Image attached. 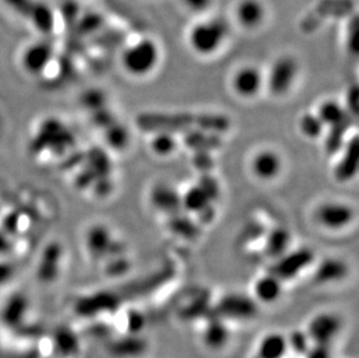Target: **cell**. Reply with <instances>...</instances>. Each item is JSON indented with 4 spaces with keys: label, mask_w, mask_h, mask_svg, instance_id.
<instances>
[{
    "label": "cell",
    "mask_w": 359,
    "mask_h": 358,
    "mask_svg": "<svg viewBox=\"0 0 359 358\" xmlns=\"http://www.w3.org/2000/svg\"><path fill=\"white\" fill-rule=\"evenodd\" d=\"M229 34V26L222 18L203 20L191 28L189 44L194 53L210 56L217 53Z\"/></svg>",
    "instance_id": "cell-1"
},
{
    "label": "cell",
    "mask_w": 359,
    "mask_h": 358,
    "mask_svg": "<svg viewBox=\"0 0 359 358\" xmlns=\"http://www.w3.org/2000/svg\"><path fill=\"white\" fill-rule=\"evenodd\" d=\"M160 48L151 39H142L129 46L122 54L126 72L135 77H144L156 69L160 62Z\"/></svg>",
    "instance_id": "cell-2"
},
{
    "label": "cell",
    "mask_w": 359,
    "mask_h": 358,
    "mask_svg": "<svg viewBox=\"0 0 359 358\" xmlns=\"http://www.w3.org/2000/svg\"><path fill=\"white\" fill-rule=\"evenodd\" d=\"M194 117L182 112H147L136 118V124L144 132L180 134L194 128Z\"/></svg>",
    "instance_id": "cell-3"
},
{
    "label": "cell",
    "mask_w": 359,
    "mask_h": 358,
    "mask_svg": "<svg viewBox=\"0 0 359 358\" xmlns=\"http://www.w3.org/2000/svg\"><path fill=\"white\" fill-rule=\"evenodd\" d=\"M298 74V61L293 56L284 55L272 63L265 77V85L272 95L284 97L291 91Z\"/></svg>",
    "instance_id": "cell-4"
},
{
    "label": "cell",
    "mask_w": 359,
    "mask_h": 358,
    "mask_svg": "<svg viewBox=\"0 0 359 358\" xmlns=\"http://www.w3.org/2000/svg\"><path fill=\"white\" fill-rule=\"evenodd\" d=\"M212 317L222 320L248 321L258 314V303L255 298L242 293H229L221 298L212 310Z\"/></svg>",
    "instance_id": "cell-5"
},
{
    "label": "cell",
    "mask_w": 359,
    "mask_h": 358,
    "mask_svg": "<svg viewBox=\"0 0 359 358\" xmlns=\"http://www.w3.org/2000/svg\"><path fill=\"white\" fill-rule=\"evenodd\" d=\"M314 253L309 248H299L295 251H288L272 263L268 272L284 281H291L298 277L314 262Z\"/></svg>",
    "instance_id": "cell-6"
},
{
    "label": "cell",
    "mask_w": 359,
    "mask_h": 358,
    "mask_svg": "<svg viewBox=\"0 0 359 358\" xmlns=\"http://www.w3.org/2000/svg\"><path fill=\"white\" fill-rule=\"evenodd\" d=\"M314 218L316 223L325 230H341L353 223L355 211L348 204L328 200L316 207Z\"/></svg>",
    "instance_id": "cell-7"
},
{
    "label": "cell",
    "mask_w": 359,
    "mask_h": 358,
    "mask_svg": "<svg viewBox=\"0 0 359 358\" xmlns=\"http://www.w3.org/2000/svg\"><path fill=\"white\" fill-rule=\"evenodd\" d=\"M342 329V321L332 313H320L309 321L307 335L313 345H330Z\"/></svg>",
    "instance_id": "cell-8"
},
{
    "label": "cell",
    "mask_w": 359,
    "mask_h": 358,
    "mask_svg": "<svg viewBox=\"0 0 359 358\" xmlns=\"http://www.w3.org/2000/svg\"><path fill=\"white\" fill-rule=\"evenodd\" d=\"M264 85V74L254 65L241 67L231 78V88L241 98H254Z\"/></svg>",
    "instance_id": "cell-9"
},
{
    "label": "cell",
    "mask_w": 359,
    "mask_h": 358,
    "mask_svg": "<svg viewBox=\"0 0 359 358\" xmlns=\"http://www.w3.org/2000/svg\"><path fill=\"white\" fill-rule=\"evenodd\" d=\"M88 253L97 258L109 256L111 253L120 255L121 244L113 239L112 233L104 225H95L88 230L85 239Z\"/></svg>",
    "instance_id": "cell-10"
},
{
    "label": "cell",
    "mask_w": 359,
    "mask_h": 358,
    "mask_svg": "<svg viewBox=\"0 0 359 358\" xmlns=\"http://www.w3.org/2000/svg\"><path fill=\"white\" fill-rule=\"evenodd\" d=\"M284 162L279 152L272 149L258 150L251 159V173L263 182L275 180L283 171Z\"/></svg>",
    "instance_id": "cell-11"
},
{
    "label": "cell",
    "mask_w": 359,
    "mask_h": 358,
    "mask_svg": "<svg viewBox=\"0 0 359 358\" xmlns=\"http://www.w3.org/2000/svg\"><path fill=\"white\" fill-rule=\"evenodd\" d=\"M151 206L166 216L182 212V193L168 183H158L149 193Z\"/></svg>",
    "instance_id": "cell-12"
},
{
    "label": "cell",
    "mask_w": 359,
    "mask_h": 358,
    "mask_svg": "<svg viewBox=\"0 0 359 358\" xmlns=\"http://www.w3.org/2000/svg\"><path fill=\"white\" fill-rule=\"evenodd\" d=\"M339 162L334 169V177L339 183L353 180L358 171L359 142L358 136L353 135V139L346 141L342 150L339 152Z\"/></svg>",
    "instance_id": "cell-13"
},
{
    "label": "cell",
    "mask_w": 359,
    "mask_h": 358,
    "mask_svg": "<svg viewBox=\"0 0 359 358\" xmlns=\"http://www.w3.org/2000/svg\"><path fill=\"white\" fill-rule=\"evenodd\" d=\"M264 237V253L270 260H277L290 251L292 235L287 228L273 227L272 230H266Z\"/></svg>",
    "instance_id": "cell-14"
},
{
    "label": "cell",
    "mask_w": 359,
    "mask_h": 358,
    "mask_svg": "<svg viewBox=\"0 0 359 358\" xmlns=\"http://www.w3.org/2000/svg\"><path fill=\"white\" fill-rule=\"evenodd\" d=\"M265 7L261 0H241L236 7V18L241 26L247 29H255L264 21Z\"/></svg>",
    "instance_id": "cell-15"
},
{
    "label": "cell",
    "mask_w": 359,
    "mask_h": 358,
    "mask_svg": "<svg viewBox=\"0 0 359 358\" xmlns=\"http://www.w3.org/2000/svg\"><path fill=\"white\" fill-rule=\"evenodd\" d=\"M203 343L212 350L224 348L231 338V331L226 324V320L212 317L205 327L203 334Z\"/></svg>",
    "instance_id": "cell-16"
},
{
    "label": "cell",
    "mask_w": 359,
    "mask_h": 358,
    "mask_svg": "<svg viewBox=\"0 0 359 358\" xmlns=\"http://www.w3.org/2000/svg\"><path fill=\"white\" fill-rule=\"evenodd\" d=\"M348 274V267L343 260L329 257L322 260L321 263L316 267L314 278L320 284H332L337 283L346 277Z\"/></svg>",
    "instance_id": "cell-17"
},
{
    "label": "cell",
    "mask_w": 359,
    "mask_h": 358,
    "mask_svg": "<svg viewBox=\"0 0 359 358\" xmlns=\"http://www.w3.org/2000/svg\"><path fill=\"white\" fill-rule=\"evenodd\" d=\"M281 292H283V281L270 272L255 283V299L257 303L273 304L280 298Z\"/></svg>",
    "instance_id": "cell-18"
},
{
    "label": "cell",
    "mask_w": 359,
    "mask_h": 358,
    "mask_svg": "<svg viewBox=\"0 0 359 358\" xmlns=\"http://www.w3.org/2000/svg\"><path fill=\"white\" fill-rule=\"evenodd\" d=\"M316 113L322 124L325 125V128L339 125V124L348 121V120H355L348 113L344 105L335 99H327L325 102H322Z\"/></svg>",
    "instance_id": "cell-19"
},
{
    "label": "cell",
    "mask_w": 359,
    "mask_h": 358,
    "mask_svg": "<svg viewBox=\"0 0 359 358\" xmlns=\"http://www.w3.org/2000/svg\"><path fill=\"white\" fill-rule=\"evenodd\" d=\"M166 225L173 235L185 240H194L200 235L199 223L187 214H182V212L168 216Z\"/></svg>",
    "instance_id": "cell-20"
},
{
    "label": "cell",
    "mask_w": 359,
    "mask_h": 358,
    "mask_svg": "<svg viewBox=\"0 0 359 358\" xmlns=\"http://www.w3.org/2000/svg\"><path fill=\"white\" fill-rule=\"evenodd\" d=\"M194 128L220 136L231 128V120L219 113H201L194 117Z\"/></svg>",
    "instance_id": "cell-21"
},
{
    "label": "cell",
    "mask_w": 359,
    "mask_h": 358,
    "mask_svg": "<svg viewBox=\"0 0 359 358\" xmlns=\"http://www.w3.org/2000/svg\"><path fill=\"white\" fill-rule=\"evenodd\" d=\"M184 142L194 152H212L221 147L220 136L196 128L184 133Z\"/></svg>",
    "instance_id": "cell-22"
},
{
    "label": "cell",
    "mask_w": 359,
    "mask_h": 358,
    "mask_svg": "<svg viewBox=\"0 0 359 358\" xmlns=\"http://www.w3.org/2000/svg\"><path fill=\"white\" fill-rule=\"evenodd\" d=\"M355 120H348L339 125L328 127L325 136V150L328 155H339L346 142V136Z\"/></svg>",
    "instance_id": "cell-23"
},
{
    "label": "cell",
    "mask_w": 359,
    "mask_h": 358,
    "mask_svg": "<svg viewBox=\"0 0 359 358\" xmlns=\"http://www.w3.org/2000/svg\"><path fill=\"white\" fill-rule=\"evenodd\" d=\"M287 350V338L279 333H271L259 343L257 358H284Z\"/></svg>",
    "instance_id": "cell-24"
},
{
    "label": "cell",
    "mask_w": 359,
    "mask_h": 358,
    "mask_svg": "<svg viewBox=\"0 0 359 358\" xmlns=\"http://www.w3.org/2000/svg\"><path fill=\"white\" fill-rule=\"evenodd\" d=\"M212 204L208 196L198 184L191 186L190 189L182 193V207L189 213L198 214Z\"/></svg>",
    "instance_id": "cell-25"
},
{
    "label": "cell",
    "mask_w": 359,
    "mask_h": 358,
    "mask_svg": "<svg viewBox=\"0 0 359 358\" xmlns=\"http://www.w3.org/2000/svg\"><path fill=\"white\" fill-rule=\"evenodd\" d=\"M150 148L155 155L168 157L172 155L178 148V140L171 133H154Z\"/></svg>",
    "instance_id": "cell-26"
},
{
    "label": "cell",
    "mask_w": 359,
    "mask_h": 358,
    "mask_svg": "<svg viewBox=\"0 0 359 358\" xmlns=\"http://www.w3.org/2000/svg\"><path fill=\"white\" fill-rule=\"evenodd\" d=\"M299 129L307 139H319L325 132V127L316 113L307 112L299 119Z\"/></svg>",
    "instance_id": "cell-27"
},
{
    "label": "cell",
    "mask_w": 359,
    "mask_h": 358,
    "mask_svg": "<svg viewBox=\"0 0 359 358\" xmlns=\"http://www.w3.org/2000/svg\"><path fill=\"white\" fill-rule=\"evenodd\" d=\"M116 349V352H119L125 357H137L147 352L148 343L144 338H140L137 335H132L120 341Z\"/></svg>",
    "instance_id": "cell-28"
},
{
    "label": "cell",
    "mask_w": 359,
    "mask_h": 358,
    "mask_svg": "<svg viewBox=\"0 0 359 358\" xmlns=\"http://www.w3.org/2000/svg\"><path fill=\"white\" fill-rule=\"evenodd\" d=\"M106 129V141L112 148L123 149L129 142L128 131L118 122H113Z\"/></svg>",
    "instance_id": "cell-29"
},
{
    "label": "cell",
    "mask_w": 359,
    "mask_h": 358,
    "mask_svg": "<svg viewBox=\"0 0 359 358\" xmlns=\"http://www.w3.org/2000/svg\"><path fill=\"white\" fill-rule=\"evenodd\" d=\"M287 338L288 349L294 352L297 355L305 356L311 348V340L306 331H293Z\"/></svg>",
    "instance_id": "cell-30"
},
{
    "label": "cell",
    "mask_w": 359,
    "mask_h": 358,
    "mask_svg": "<svg viewBox=\"0 0 359 358\" xmlns=\"http://www.w3.org/2000/svg\"><path fill=\"white\" fill-rule=\"evenodd\" d=\"M48 62L47 51L44 48H35L34 51H31L26 55L25 60V67L29 72H38L43 68Z\"/></svg>",
    "instance_id": "cell-31"
},
{
    "label": "cell",
    "mask_w": 359,
    "mask_h": 358,
    "mask_svg": "<svg viewBox=\"0 0 359 358\" xmlns=\"http://www.w3.org/2000/svg\"><path fill=\"white\" fill-rule=\"evenodd\" d=\"M198 185L205 191L210 201L214 204L220 197L221 187L220 183L217 182L215 177L212 176L210 173H201Z\"/></svg>",
    "instance_id": "cell-32"
},
{
    "label": "cell",
    "mask_w": 359,
    "mask_h": 358,
    "mask_svg": "<svg viewBox=\"0 0 359 358\" xmlns=\"http://www.w3.org/2000/svg\"><path fill=\"white\" fill-rule=\"evenodd\" d=\"M210 312V310H207V299L206 298H198L194 301V304L189 305L185 310H184V318L189 319V320H194V318L198 317H203Z\"/></svg>",
    "instance_id": "cell-33"
},
{
    "label": "cell",
    "mask_w": 359,
    "mask_h": 358,
    "mask_svg": "<svg viewBox=\"0 0 359 358\" xmlns=\"http://www.w3.org/2000/svg\"><path fill=\"white\" fill-rule=\"evenodd\" d=\"M194 166L201 173H210L214 166L212 154L210 152H194Z\"/></svg>",
    "instance_id": "cell-34"
},
{
    "label": "cell",
    "mask_w": 359,
    "mask_h": 358,
    "mask_svg": "<svg viewBox=\"0 0 359 358\" xmlns=\"http://www.w3.org/2000/svg\"><path fill=\"white\" fill-rule=\"evenodd\" d=\"M346 111L356 120L358 117L359 111V92L358 86L353 85L348 90L346 97V104H344Z\"/></svg>",
    "instance_id": "cell-35"
},
{
    "label": "cell",
    "mask_w": 359,
    "mask_h": 358,
    "mask_svg": "<svg viewBox=\"0 0 359 358\" xmlns=\"http://www.w3.org/2000/svg\"><path fill=\"white\" fill-rule=\"evenodd\" d=\"M105 104V97L98 91L88 92V95H85V106L91 110L92 112L98 111L100 108H104Z\"/></svg>",
    "instance_id": "cell-36"
},
{
    "label": "cell",
    "mask_w": 359,
    "mask_h": 358,
    "mask_svg": "<svg viewBox=\"0 0 359 358\" xmlns=\"http://www.w3.org/2000/svg\"><path fill=\"white\" fill-rule=\"evenodd\" d=\"M146 326V319L140 312H130L128 315V328L132 335H137Z\"/></svg>",
    "instance_id": "cell-37"
},
{
    "label": "cell",
    "mask_w": 359,
    "mask_h": 358,
    "mask_svg": "<svg viewBox=\"0 0 359 358\" xmlns=\"http://www.w3.org/2000/svg\"><path fill=\"white\" fill-rule=\"evenodd\" d=\"M306 358H332L330 345H313L306 352Z\"/></svg>",
    "instance_id": "cell-38"
},
{
    "label": "cell",
    "mask_w": 359,
    "mask_h": 358,
    "mask_svg": "<svg viewBox=\"0 0 359 358\" xmlns=\"http://www.w3.org/2000/svg\"><path fill=\"white\" fill-rule=\"evenodd\" d=\"M213 0H182V3L196 13H203L210 8Z\"/></svg>",
    "instance_id": "cell-39"
},
{
    "label": "cell",
    "mask_w": 359,
    "mask_h": 358,
    "mask_svg": "<svg viewBox=\"0 0 359 358\" xmlns=\"http://www.w3.org/2000/svg\"><path fill=\"white\" fill-rule=\"evenodd\" d=\"M12 248L10 239L7 237V234L4 233L3 230H0V255L8 253Z\"/></svg>",
    "instance_id": "cell-40"
},
{
    "label": "cell",
    "mask_w": 359,
    "mask_h": 358,
    "mask_svg": "<svg viewBox=\"0 0 359 358\" xmlns=\"http://www.w3.org/2000/svg\"><path fill=\"white\" fill-rule=\"evenodd\" d=\"M11 274V267L8 264L0 263V279L8 277Z\"/></svg>",
    "instance_id": "cell-41"
},
{
    "label": "cell",
    "mask_w": 359,
    "mask_h": 358,
    "mask_svg": "<svg viewBox=\"0 0 359 358\" xmlns=\"http://www.w3.org/2000/svg\"><path fill=\"white\" fill-rule=\"evenodd\" d=\"M256 358H257V357H256Z\"/></svg>",
    "instance_id": "cell-42"
}]
</instances>
